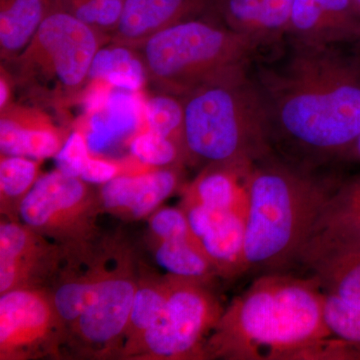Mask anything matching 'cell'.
Segmentation results:
<instances>
[{
    "instance_id": "5bb4252c",
    "label": "cell",
    "mask_w": 360,
    "mask_h": 360,
    "mask_svg": "<svg viewBox=\"0 0 360 360\" xmlns=\"http://www.w3.org/2000/svg\"><path fill=\"white\" fill-rule=\"evenodd\" d=\"M360 248V177L336 186L300 257L309 265L333 253Z\"/></svg>"
},
{
    "instance_id": "277c9868",
    "label": "cell",
    "mask_w": 360,
    "mask_h": 360,
    "mask_svg": "<svg viewBox=\"0 0 360 360\" xmlns=\"http://www.w3.org/2000/svg\"><path fill=\"white\" fill-rule=\"evenodd\" d=\"M250 68L181 97L186 165L255 163L274 153L264 98Z\"/></svg>"
},
{
    "instance_id": "3957f363",
    "label": "cell",
    "mask_w": 360,
    "mask_h": 360,
    "mask_svg": "<svg viewBox=\"0 0 360 360\" xmlns=\"http://www.w3.org/2000/svg\"><path fill=\"white\" fill-rule=\"evenodd\" d=\"M336 186L276 153L255 162L246 219L245 274L281 272L300 262Z\"/></svg>"
},
{
    "instance_id": "4dcf8cb0",
    "label": "cell",
    "mask_w": 360,
    "mask_h": 360,
    "mask_svg": "<svg viewBox=\"0 0 360 360\" xmlns=\"http://www.w3.org/2000/svg\"><path fill=\"white\" fill-rule=\"evenodd\" d=\"M90 155V148L84 132H71L65 146L56 155L58 169L68 175L79 177L82 168Z\"/></svg>"
},
{
    "instance_id": "8fae6325",
    "label": "cell",
    "mask_w": 360,
    "mask_h": 360,
    "mask_svg": "<svg viewBox=\"0 0 360 360\" xmlns=\"http://www.w3.org/2000/svg\"><path fill=\"white\" fill-rule=\"evenodd\" d=\"M68 253L20 219L0 222V295L18 290H49Z\"/></svg>"
},
{
    "instance_id": "ffe728a7",
    "label": "cell",
    "mask_w": 360,
    "mask_h": 360,
    "mask_svg": "<svg viewBox=\"0 0 360 360\" xmlns=\"http://www.w3.org/2000/svg\"><path fill=\"white\" fill-rule=\"evenodd\" d=\"M52 7V0H0V58L4 63L27 46Z\"/></svg>"
},
{
    "instance_id": "2e32d148",
    "label": "cell",
    "mask_w": 360,
    "mask_h": 360,
    "mask_svg": "<svg viewBox=\"0 0 360 360\" xmlns=\"http://www.w3.org/2000/svg\"><path fill=\"white\" fill-rule=\"evenodd\" d=\"M286 37L292 44L328 46L360 39L352 0H295Z\"/></svg>"
},
{
    "instance_id": "8992f818",
    "label": "cell",
    "mask_w": 360,
    "mask_h": 360,
    "mask_svg": "<svg viewBox=\"0 0 360 360\" xmlns=\"http://www.w3.org/2000/svg\"><path fill=\"white\" fill-rule=\"evenodd\" d=\"M262 51L253 40L212 18H191L153 35L135 49L158 92L182 97L201 85L250 68Z\"/></svg>"
},
{
    "instance_id": "1f68e13d",
    "label": "cell",
    "mask_w": 360,
    "mask_h": 360,
    "mask_svg": "<svg viewBox=\"0 0 360 360\" xmlns=\"http://www.w3.org/2000/svg\"><path fill=\"white\" fill-rule=\"evenodd\" d=\"M15 87L13 75H11L6 66L2 65L0 68V110H4L11 103H13V94Z\"/></svg>"
},
{
    "instance_id": "7402d4cb",
    "label": "cell",
    "mask_w": 360,
    "mask_h": 360,
    "mask_svg": "<svg viewBox=\"0 0 360 360\" xmlns=\"http://www.w3.org/2000/svg\"><path fill=\"white\" fill-rule=\"evenodd\" d=\"M307 267L326 295L360 309V248L329 255Z\"/></svg>"
},
{
    "instance_id": "e575fe53",
    "label": "cell",
    "mask_w": 360,
    "mask_h": 360,
    "mask_svg": "<svg viewBox=\"0 0 360 360\" xmlns=\"http://www.w3.org/2000/svg\"><path fill=\"white\" fill-rule=\"evenodd\" d=\"M120 1H124V0H120Z\"/></svg>"
},
{
    "instance_id": "e0dca14e",
    "label": "cell",
    "mask_w": 360,
    "mask_h": 360,
    "mask_svg": "<svg viewBox=\"0 0 360 360\" xmlns=\"http://www.w3.org/2000/svg\"><path fill=\"white\" fill-rule=\"evenodd\" d=\"M212 0H124L110 42L135 49L170 26L210 13Z\"/></svg>"
},
{
    "instance_id": "484cf974",
    "label": "cell",
    "mask_w": 360,
    "mask_h": 360,
    "mask_svg": "<svg viewBox=\"0 0 360 360\" xmlns=\"http://www.w3.org/2000/svg\"><path fill=\"white\" fill-rule=\"evenodd\" d=\"M146 127L144 130L155 132L179 143L184 153V110L181 97L158 92L149 97L146 103Z\"/></svg>"
},
{
    "instance_id": "ba28073f",
    "label": "cell",
    "mask_w": 360,
    "mask_h": 360,
    "mask_svg": "<svg viewBox=\"0 0 360 360\" xmlns=\"http://www.w3.org/2000/svg\"><path fill=\"white\" fill-rule=\"evenodd\" d=\"M98 191L58 168L41 174L21 203L20 220L56 243L68 260L89 257L103 243Z\"/></svg>"
},
{
    "instance_id": "44dd1931",
    "label": "cell",
    "mask_w": 360,
    "mask_h": 360,
    "mask_svg": "<svg viewBox=\"0 0 360 360\" xmlns=\"http://www.w3.org/2000/svg\"><path fill=\"white\" fill-rule=\"evenodd\" d=\"M169 295L168 274L156 276L141 269L139 288L135 293L129 323L125 330L122 349L117 359L125 355L136 345L165 311Z\"/></svg>"
},
{
    "instance_id": "30bf717a",
    "label": "cell",
    "mask_w": 360,
    "mask_h": 360,
    "mask_svg": "<svg viewBox=\"0 0 360 360\" xmlns=\"http://www.w3.org/2000/svg\"><path fill=\"white\" fill-rule=\"evenodd\" d=\"M68 330L46 290L0 295V360L61 359Z\"/></svg>"
},
{
    "instance_id": "4fadbf2b",
    "label": "cell",
    "mask_w": 360,
    "mask_h": 360,
    "mask_svg": "<svg viewBox=\"0 0 360 360\" xmlns=\"http://www.w3.org/2000/svg\"><path fill=\"white\" fill-rule=\"evenodd\" d=\"M71 132L59 127L46 110L11 103L0 110V153L44 160L56 158Z\"/></svg>"
},
{
    "instance_id": "6da1fadb",
    "label": "cell",
    "mask_w": 360,
    "mask_h": 360,
    "mask_svg": "<svg viewBox=\"0 0 360 360\" xmlns=\"http://www.w3.org/2000/svg\"><path fill=\"white\" fill-rule=\"evenodd\" d=\"M262 94L274 153L315 170L352 155L360 134V60L336 47L292 44L285 56L260 63Z\"/></svg>"
},
{
    "instance_id": "9a60e30c",
    "label": "cell",
    "mask_w": 360,
    "mask_h": 360,
    "mask_svg": "<svg viewBox=\"0 0 360 360\" xmlns=\"http://www.w3.org/2000/svg\"><path fill=\"white\" fill-rule=\"evenodd\" d=\"M189 224L212 260L219 277L245 274L246 213L224 212L205 206L181 205Z\"/></svg>"
},
{
    "instance_id": "d4e9b609",
    "label": "cell",
    "mask_w": 360,
    "mask_h": 360,
    "mask_svg": "<svg viewBox=\"0 0 360 360\" xmlns=\"http://www.w3.org/2000/svg\"><path fill=\"white\" fill-rule=\"evenodd\" d=\"M104 77L110 84L135 90L146 79L143 65L136 52L115 45L113 49L99 51L90 77Z\"/></svg>"
},
{
    "instance_id": "603a6c76",
    "label": "cell",
    "mask_w": 360,
    "mask_h": 360,
    "mask_svg": "<svg viewBox=\"0 0 360 360\" xmlns=\"http://www.w3.org/2000/svg\"><path fill=\"white\" fill-rule=\"evenodd\" d=\"M148 245L156 262L167 270V274L200 279L208 283L219 276L198 239L155 240L148 238Z\"/></svg>"
},
{
    "instance_id": "cb8c5ba5",
    "label": "cell",
    "mask_w": 360,
    "mask_h": 360,
    "mask_svg": "<svg viewBox=\"0 0 360 360\" xmlns=\"http://www.w3.org/2000/svg\"><path fill=\"white\" fill-rule=\"evenodd\" d=\"M41 161L18 155H0L1 217L20 219V210L40 177Z\"/></svg>"
},
{
    "instance_id": "4316f807",
    "label": "cell",
    "mask_w": 360,
    "mask_h": 360,
    "mask_svg": "<svg viewBox=\"0 0 360 360\" xmlns=\"http://www.w3.org/2000/svg\"><path fill=\"white\" fill-rule=\"evenodd\" d=\"M131 155L149 167H182L186 153L179 143L162 135L142 130L130 141Z\"/></svg>"
},
{
    "instance_id": "f546056e",
    "label": "cell",
    "mask_w": 360,
    "mask_h": 360,
    "mask_svg": "<svg viewBox=\"0 0 360 360\" xmlns=\"http://www.w3.org/2000/svg\"><path fill=\"white\" fill-rule=\"evenodd\" d=\"M326 296V319L331 333L360 349V309Z\"/></svg>"
},
{
    "instance_id": "ac0fdd59",
    "label": "cell",
    "mask_w": 360,
    "mask_h": 360,
    "mask_svg": "<svg viewBox=\"0 0 360 360\" xmlns=\"http://www.w3.org/2000/svg\"><path fill=\"white\" fill-rule=\"evenodd\" d=\"M295 0H212V18L260 47L286 37Z\"/></svg>"
},
{
    "instance_id": "f1b7e54d",
    "label": "cell",
    "mask_w": 360,
    "mask_h": 360,
    "mask_svg": "<svg viewBox=\"0 0 360 360\" xmlns=\"http://www.w3.org/2000/svg\"><path fill=\"white\" fill-rule=\"evenodd\" d=\"M148 222L149 239H198L191 229L186 210L181 206L158 208L148 217Z\"/></svg>"
},
{
    "instance_id": "83f0119b",
    "label": "cell",
    "mask_w": 360,
    "mask_h": 360,
    "mask_svg": "<svg viewBox=\"0 0 360 360\" xmlns=\"http://www.w3.org/2000/svg\"><path fill=\"white\" fill-rule=\"evenodd\" d=\"M123 2L120 0H52V6L99 32L110 35L120 21Z\"/></svg>"
},
{
    "instance_id": "5b68a950",
    "label": "cell",
    "mask_w": 360,
    "mask_h": 360,
    "mask_svg": "<svg viewBox=\"0 0 360 360\" xmlns=\"http://www.w3.org/2000/svg\"><path fill=\"white\" fill-rule=\"evenodd\" d=\"M108 40V33L52 6L27 46L4 65L26 101L65 113L77 103Z\"/></svg>"
},
{
    "instance_id": "9c48e42d",
    "label": "cell",
    "mask_w": 360,
    "mask_h": 360,
    "mask_svg": "<svg viewBox=\"0 0 360 360\" xmlns=\"http://www.w3.org/2000/svg\"><path fill=\"white\" fill-rule=\"evenodd\" d=\"M168 274L165 311L125 360H205V345L224 307L200 279Z\"/></svg>"
},
{
    "instance_id": "7a4b0ae2",
    "label": "cell",
    "mask_w": 360,
    "mask_h": 360,
    "mask_svg": "<svg viewBox=\"0 0 360 360\" xmlns=\"http://www.w3.org/2000/svg\"><path fill=\"white\" fill-rule=\"evenodd\" d=\"M326 293L314 278L269 272L224 307L205 345V359H359L333 335Z\"/></svg>"
},
{
    "instance_id": "d6a6232c",
    "label": "cell",
    "mask_w": 360,
    "mask_h": 360,
    "mask_svg": "<svg viewBox=\"0 0 360 360\" xmlns=\"http://www.w3.org/2000/svg\"><path fill=\"white\" fill-rule=\"evenodd\" d=\"M356 156L359 160H360V134L359 136L357 137L356 141H355L354 148H352V155Z\"/></svg>"
},
{
    "instance_id": "52a82bcc",
    "label": "cell",
    "mask_w": 360,
    "mask_h": 360,
    "mask_svg": "<svg viewBox=\"0 0 360 360\" xmlns=\"http://www.w3.org/2000/svg\"><path fill=\"white\" fill-rule=\"evenodd\" d=\"M141 262L130 243L110 238L108 258L86 307L68 333L75 357L117 359L139 288Z\"/></svg>"
},
{
    "instance_id": "7c38bea8",
    "label": "cell",
    "mask_w": 360,
    "mask_h": 360,
    "mask_svg": "<svg viewBox=\"0 0 360 360\" xmlns=\"http://www.w3.org/2000/svg\"><path fill=\"white\" fill-rule=\"evenodd\" d=\"M181 167L151 168L99 186L103 212L123 221L148 219L181 186Z\"/></svg>"
},
{
    "instance_id": "d6986e66",
    "label": "cell",
    "mask_w": 360,
    "mask_h": 360,
    "mask_svg": "<svg viewBox=\"0 0 360 360\" xmlns=\"http://www.w3.org/2000/svg\"><path fill=\"white\" fill-rule=\"evenodd\" d=\"M253 165L239 162L200 168L195 179L182 187L181 205H201L248 214Z\"/></svg>"
},
{
    "instance_id": "836d02e7",
    "label": "cell",
    "mask_w": 360,
    "mask_h": 360,
    "mask_svg": "<svg viewBox=\"0 0 360 360\" xmlns=\"http://www.w3.org/2000/svg\"><path fill=\"white\" fill-rule=\"evenodd\" d=\"M352 4H354V6L355 11H357V13L360 15V0H352Z\"/></svg>"
}]
</instances>
